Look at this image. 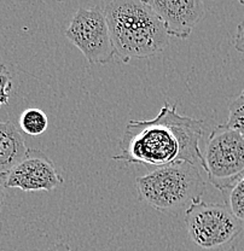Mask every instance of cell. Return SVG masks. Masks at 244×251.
<instances>
[{"label": "cell", "instance_id": "obj_1", "mask_svg": "<svg viewBox=\"0 0 244 251\" xmlns=\"http://www.w3.org/2000/svg\"><path fill=\"white\" fill-rule=\"evenodd\" d=\"M202 120L178 114L177 104L166 101L154 119L128 122L119 144L121 152L112 159L123 166L143 164L149 172L180 161L202 168Z\"/></svg>", "mask_w": 244, "mask_h": 251}, {"label": "cell", "instance_id": "obj_2", "mask_svg": "<svg viewBox=\"0 0 244 251\" xmlns=\"http://www.w3.org/2000/svg\"><path fill=\"white\" fill-rule=\"evenodd\" d=\"M115 56L123 63L150 58L168 45L166 28L145 0H112L103 4Z\"/></svg>", "mask_w": 244, "mask_h": 251}, {"label": "cell", "instance_id": "obj_3", "mask_svg": "<svg viewBox=\"0 0 244 251\" xmlns=\"http://www.w3.org/2000/svg\"><path fill=\"white\" fill-rule=\"evenodd\" d=\"M138 198L156 211L177 216L185 213L206 190L198 167L175 162L136 179Z\"/></svg>", "mask_w": 244, "mask_h": 251}, {"label": "cell", "instance_id": "obj_4", "mask_svg": "<svg viewBox=\"0 0 244 251\" xmlns=\"http://www.w3.org/2000/svg\"><path fill=\"white\" fill-rule=\"evenodd\" d=\"M184 220L190 239L204 250L229 248L244 232V222L233 216L226 204L197 200L185 211Z\"/></svg>", "mask_w": 244, "mask_h": 251}, {"label": "cell", "instance_id": "obj_5", "mask_svg": "<svg viewBox=\"0 0 244 251\" xmlns=\"http://www.w3.org/2000/svg\"><path fill=\"white\" fill-rule=\"evenodd\" d=\"M202 169L209 182L224 195L244 175V137L227 128L217 126L207 140Z\"/></svg>", "mask_w": 244, "mask_h": 251}, {"label": "cell", "instance_id": "obj_6", "mask_svg": "<svg viewBox=\"0 0 244 251\" xmlns=\"http://www.w3.org/2000/svg\"><path fill=\"white\" fill-rule=\"evenodd\" d=\"M65 36L90 64H108L116 57L103 5L78 9Z\"/></svg>", "mask_w": 244, "mask_h": 251}, {"label": "cell", "instance_id": "obj_7", "mask_svg": "<svg viewBox=\"0 0 244 251\" xmlns=\"http://www.w3.org/2000/svg\"><path fill=\"white\" fill-rule=\"evenodd\" d=\"M4 177V187L25 192L54 190L63 184V176L43 151L28 149L26 156Z\"/></svg>", "mask_w": 244, "mask_h": 251}, {"label": "cell", "instance_id": "obj_8", "mask_svg": "<svg viewBox=\"0 0 244 251\" xmlns=\"http://www.w3.org/2000/svg\"><path fill=\"white\" fill-rule=\"evenodd\" d=\"M163 23L167 34L185 40L204 17L207 9L201 0H145Z\"/></svg>", "mask_w": 244, "mask_h": 251}, {"label": "cell", "instance_id": "obj_9", "mask_svg": "<svg viewBox=\"0 0 244 251\" xmlns=\"http://www.w3.org/2000/svg\"><path fill=\"white\" fill-rule=\"evenodd\" d=\"M27 151L25 139L14 122L0 121V175L11 171Z\"/></svg>", "mask_w": 244, "mask_h": 251}, {"label": "cell", "instance_id": "obj_10", "mask_svg": "<svg viewBox=\"0 0 244 251\" xmlns=\"http://www.w3.org/2000/svg\"><path fill=\"white\" fill-rule=\"evenodd\" d=\"M18 124L23 133L30 137H38L45 133L49 126V120L41 109L29 108L21 114Z\"/></svg>", "mask_w": 244, "mask_h": 251}, {"label": "cell", "instance_id": "obj_11", "mask_svg": "<svg viewBox=\"0 0 244 251\" xmlns=\"http://www.w3.org/2000/svg\"><path fill=\"white\" fill-rule=\"evenodd\" d=\"M224 196L226 197V205L233 216L244 222V175Z\"/></svg>", "mask_w": 244, "mask_h": 251}, {"label": "cell", "instance_id": "obj_12", "mask_svg": "<svg viewBox=\"0 0 244 251\" xmlns=\"http://www.w3.org/2000/svg\"><path fill=\"white\" fill-rule=\"evenodd\" d=\"M225 126L244 137V91L230 101L229 119Z\"/></svg>", "mask_w": 244, "mask_h": 251}, {"label": "cell", "instance_id": "obj_13", "mask_svg": "<svg viewBox=\"0 0 244 251\" xmlns=\"http://www.w3.org/2000/svg\"><path fill=\"white\" fill-rule=\"evenodd\" d=\"M12 90V77L10 70L0 64V108L9 104L10 92Z\"/></svg>", "mask_w": 244, "mask_h": 251}, {"label": "cell", "instance_id": "obj_14", "mask_svg": "<svg viewBox=\"0 0 244 251\" xmlns=\"http://www.w3.org/2000/svg\"><path fill=\"white\" fill-rule=\"evenodd\" d=\"M241 4L244 5L243 0L241 1ZM233 45H235V49L244 56V20L237 25V31H236Z\"/></svg>", "mask_w": 244, "mask_h": 251}, {"label": "cell", "instance_id": "obj_15", "mask_svg": "<svg viewBox=\"0 0 244 251\" xmlns=\"http://www.w3.org/2000/svg\"><path fill=\"white\" fill-rule=\"evenodd\" d=\"M47 251H73L70 249V247L65 243H57V244L52 245Z\"/></svg>", "mask_w": 244, "mask_h": 251}, {"label": "cell", "instance_id": "obj_16", "mask_svg": "<svg viewBox=\"0 0 244 251\" xmlns=\"http://www.w3.org/2000/svg\"><path fill=\"white\" fill-rule=\"evenodd\" d=\"M5 200V191H4V185L0 184V210L2 208V204H4Z\"/></svg>", "mask_w": 244, "mask_h": 251}, {"label": "cell", "instance_id": "obj_17", "mask_svg": "<svg viewBox=\"0 0 244 251\" xmlns=\"http://www.w3.org/2000/svg\"><path fill=\"white\" fill-rule=\"evenodd\" d=\"M217 251H237V250H236V248H233V247H229V248H225V249L217 250Z\"/></svg>", "mask_w": 244, "mask_h": 251}, {"label": "cell", "instance_id": "obj_18", "mask_svg": "<svg viewBox=\"0 0 244 251\" xmlns=\"http://www.w3.org/2000/svg\"><path fill=\"white\" fill-rule=\"evenodd\" d=\"M243 233H244V232H243Z\"/></svg>", "mask_w": 244, "mask_h": 251}]
</instances>
